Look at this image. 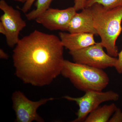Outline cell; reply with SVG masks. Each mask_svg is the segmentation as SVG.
<instances>
[{"mask_svg":"<svg viewBox=\"0 0 122 122\" xmlns=\"http://www.w3.org/2000/svg\"><path fill=\"white\" fill-rule=\"evenodd\" d=\"M64 48L56 35L34 30L20 39L14 49L15 75L25 84L49 85L61 74Z\"/></svg>","mask_w":122,"mask_h":122,"instance_id":"1","label":"cell"},{"mask_svg":"<svg viewBox=\"0 0 122 122\" xmlns=\"http://www.w3.org/2000/svg\"><path fill=\"white\" fill-rule=\"evenodd\" d=\"M94 25L107 53L116 57L119 52L116 42L122 32V6L107 9L99 4L91 7Z\"/></svg>","mask_w":122,"mask_h":122,"instance_id":"2","label":"cell"},{"mask_svg":"<svg viewBox=\"0 0 122 122\" xmlns=\"http://www.w3.org/2000/svg\"><path fill=\"white\" fill-rule=\"evenodd\" d=\"M61 74L81 91H102L109 82L103 70L65 60Z\"/></svg>","mask_w":122,"mask_h":122,"instance_id":"3","label":"cell"},{"mask_svg":"<svg viewBox=\"0 0 122 122\" xmlns=\"http://www.w3.org/2000/svg\"><path fill=\"white\" fill-rule=\"evenodd\" d=\"M101 42L79 50L69 51L74 62L104 69L115 67L117 58L111 56L103 50Z\"/></svg>","mask_w":122,"mask_h":122,"instance_id":"4","label":"cell"},{"mask_svg":"<svg viewBox=\"0 0 122 122\" xmlns=\"http://www.w3.org/2000/svg\"><path fill=\"white\" fill-rule=\"evenodd\" d=\"M63 98L75 102L79 109L76 113L77 118L72 122H84L87 116L99 107L100 104L109 101H116L119 99L117 93L112 91L105 92L102 91H90L85 92L84 95L79 97L63 96Z\"/></svg>","mask_w":122,"mask_h":122,"instance_id":"5","label":"cell"},{"mask_svg":"<svg viewBox=\"0 0 122 122\" xmlns=\"http://www.w3.org/2000/svg\"><path fill=\"white\" fill-rule=\"evenodd\" d=\"M54 99L51 97L33 101L29 99L21 92H14L12 95V100L13 108L16 115L15 122H44V119L38 114V109Z\"/></svg>","mask_w":122,"mask_h":122,"instance_id":"6","label":"cell"},{"mask_svg":"<svg viewBox=\"0 0 122 122\" xmlns=\"http://www.w3.org/2000/svg\"><path fill=\"white\" fill-rule=\"evenodd\" d=\"M0 9L3 14L0 18V22L6 31V42L10 48H13L20 40L19 34L26 26L20 11L10 6L5 0L0 1Z\"/></svg>","mask_w":122,"mask_h":122,"instance_id":"7","label":"cell"},{"mask_svg":"<svg viewBox=\"0 0 122 122\" xmlns=\"http://www.w3.org/2000/svg\"><path fill=\"white\" fill-rule=\"evenodd\" d=\"M76 13L74 7L61 10L49 8L35 20L51 31H68L70 22Z\"/></svg>","mask_w":122,"mask_h":122,"instance_id":"8","label":"cell"},{"mask_svg":"<svg viewBox=\"0 0 122 122\" xmlns=\"http://www.w3.org/2000/svg\"><path fill=\"white\" fill-rule=\"evenodd\" d=\"M68 31L72 33H82L97 34L94 27L91 7L85 8L81 12L75 14L70 22Z\"/></svg>","mask_w":122,"mask_h":122,"instance_id":"9","label":"cell"},{"mask_svg":"<svg viewBox=\"0 0 122 122\" xmlns=\"http://www.w3.org/2000/svg\"><path fill=\"white\" fill-rule=\"evenodd\" d=\"M93 34L60 32L59 37L64 47L69 51L79 50L96 44Z\"/></svg>","mask_w":122,"mask_h":122,"instance_id":"10","label":"cell"},{"mask_svg":"<svg viewBox=\"0 0 122 122\" xmlns=\"http://www.w3.org/2000/svg\"><path fill=\"white\" fill-rule=\"evenodd\" d=\"M117 108L114 103L99 107L87 116L84 122H108Z\"/></svg>","mask_w":122,"mask_h":122,"instance_id":"11","label":"cell"},{"mask_svg":"<svg viewBox=\"0 0 122 122\" xmlns=\"http://www.w3.org/2000/svg\"><path fill=\"white\" fill-rule=\"evenodd\" d=\"M53 0H26L21 10L23 13H26L31 8L34 1H36L35 4L36 8L25 14L26 17L29 20H35L41 14L49 8Z\"/></svg>","mask_w":122,"mask_h":122,"instance_id":"12","label":"cell"},{"mask_svg":"<svg viewBox=\"0 0 122 122\" xmlns=\"http://www.w3.org/2000/svg\"><path fill=\"white\" fill-rule=\"evenodd\" d=\"M95 4H100L107 9H113L122 6V0H87L85 8L91 7Z\"/></svg>","mask_w":122,"mask_h":122,"instance_id":"13","label":"cell"},{"mask_svg":"<svg viewBox=\"0 0 122 122\" xmlns=\"http://www.w3.org/2000/svg\"><path fill=\"white\" fill-rule=\"evenodd\" d=\"M108 122H122V111L117 108Z\"/></svg>","mask_w":122,"mask_h":122,"instance_id":"14","label":"cell"},{"mask_svg":"<svg viewBox=\"0 0 122 122\" xmlns=\"http://www.w3.org/2000/svg\"><path fill=\"white\" fill-rule=\"evenodd\" d=\"M118 58L115 67L117 72L120 74H122V50L118 54Z\"/></svg>","mask_w":122,"mask_h":122,"instance_id":"15","label":"cell"},{"mask_svg":"<svg viewBox=\"0 0 122 122\" xmlns=\"http://www.w3.org/2000/svg\"><path fill=\"white\" fill-rule=\"evenodd\" d=\"M74 7L76 11L82 10L85 8V5L87 0H74Z\"/></svg>","mask_w":122,"mask_h":122,"instance_id":"16","label":"cell"},{"mask_svg":"<svg viewBox=\"0 0 122 122\" xmlns=\"http://www.w3.org/2000/svg\"><path fill=\"white\" fill-rule=\"evenodd\" d=\"M8 55L5 52V51L2 49L0 50V58L2 59H7L8 58Z\"/></svg>","mask_w":122,"mask_h":122,"instance_id":"17","label":"cell"},{"mask_svg":"<svg viewBox=\"0 0 122 122\" xmlns=\"http://www.w3.org/2000/svg\"><path fill=\"white\" fill-rule=\"evenodd\" d=\"M0 33L1 34L5 36L6 34V31L4 26L1 22H0Z\"/></svg>","mask_w":122,"mask_h":122,"instance_id":"18","label":"cell"},{"mask_svg":"<svg viewBox=\"0 0 122 122\" xmlns=\"http://www.w3.org/2000/svg\"><path fill=\"white\" fill-rule=\"evenodd\" d=\"M14 0L18 1V2H22V3H25V2L26 0Z\"/></svg>","mask_w":122,"mask_h":122,"instance_id":"19","label":"cell"},{"mask_svg":"<svg viewBox=\"0 0 122 122\" xmlns=\"http://www.w3.org/2000/svg\"></svg>","mask_w":122,"mask_h":122,"instance_id":"20","label":"cell"}]
</instances>
